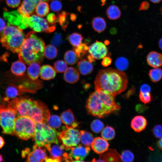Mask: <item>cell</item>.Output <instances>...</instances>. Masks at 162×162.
<instances>
[{"instance_id":"obj_1","label":"cell","mask_w":162,"mask_h":162,"mask_svg":"<svg viewBox=\"0 0 162 162\" xmlns=\"http://www.w3.org/2000/svg\"><path fill=\"white\" fill-rule=\"evenodd\" d=\"M128 82L127 76L124 72L109 68L98 72L94 84L96 91L115 97L126 89Z\"/></svg>"},{"instance_id":"obj_2","label":"cell","mask_w":162,"mask_h":162,"mask_svg":"<svg viewBox=\"0 0 162 162\" xmlns=\"http://www.w3.org/2000/svg\"><path fill=\"white\" fill-rule=\"evenodd\" d=\"M86 108L89 114L101 118L118 110L120 106L115 101V97L102 92L95 91L88 98Z\"/></svg>"},{"instance_id":"obj_3","label":"cell","mask_w":162,"mask_h":162,"mask_svg":"<svg viewBox=\"0 0 162 162\" xmlns=\"http://www.w3.org/2000/svg\"><path fill=\"white\" fill-rule=\"evenodd\" d=\"M45 44L43 40L38 36L34 32H28L18 53L21 61L27 65L36 62L40 64L44 57Z\"/></svg>"},{"instance_id":"obj_4","label":"cell","mask_w":162,"mask_h":162,"mask_svg":"<svg viewBox=\"0 0 162 162\" xmlns=\"http://www.w3.org/2000/svg\"><path fill=\"white\" fill-rule=\"evenodd\" d=\"M26 36L22 29L8 24L0 38L2 46L13 53H18Z\"/></svg>"},{"instance_id":"obj_5","label":"cell","mask_w":162,"mask_h":162,"mask_svg":"<svg viewBox=\"0 0 162 162\" xmlns=\"http://www.w3.org/2000/svg\"><path fill=\"white\" fill-rule=\"evenodd\" d=\"M9 103L16 110V117L28 116L32 119L38 115L41 106L40 101L26 98H16Z\"/></svg>"},{"instance_id":"obj_6","label":"cell","mask_w":162,"mask_h":162,"mask_svg":"<svg viewBox=\"0 0 162 162\" xmlns=\"http://www.w3.org/2000/svg\"><path fill=\"white\" fill-rule=\"evenodd\" d=\"M59 133L46 124L37 122L35 134L33 138L35 145L42 147L58 140Z\"/></svg>"},{"instance_id":"obj_7","label":"cell","mask_w":162,"mask_h":162,"mask_svg":"<svg viewBox=\"0 0 162 162\" xmlns=\"http://www.w3.org/2000/svg\"><path fill=\"white\" fill-rule=\"evenodd\" d=\"M36 130V122L28 116L16 117L14 131L15 134L20 139L27 140L34 136Z\"/></svg>"},{"instance_id":"obj_8","label":"cell","mask_w":162,"mask_h":162,"mask_svg":"<svg viewBox=\"0 0 162 162\" xmlns=\"http://www.w3.org/2000/svg\"><path fill=\"white\" fill-rule=\"evenodd\" d=\"M16 111L10 106L0 105V125L3 133L14 134Z\"/></svg>"},{"instance_id":"obj_9","label":"cell","mask_w":162,"mask_h":162,"mask_svg":"<svg viewBox=\"0 0 162 162\" xmlns=\"http://www.w3.org/2000/svg\"><path fill=\"white\" fill-rule=\"evenodd\" d=\"M28 27L38 32L51 33L56 28L55 25L50 24L46 19L35 14L28 18Z\"/></svg>"},{"instance_id":"obj_10","label":"cell","mask_w":162,"mask_h":162,"mask_svg":"<svg viewBox=\"0 0 162 162\" xmlns=\"http://www.w3.org/2000/svg\"><path fill=\"white\" fill-rule=\"evenodd\" d=\"M44 147L50 155V158H47L45 161L60 162L64 160L65 148L59 138L55 142L46 144Z\"/></svg>"},{"instance_id":"obj_11","label":"cell","mask_w":162,"mask_h":162,"mask_svg":"<svg viewBox=\"0 0 162 162\" xmlns=\"http://www.w3.org/2000/svg\"><path fill=\"white\" fill-rule=\"evenodd\" d=\"M69 153L66 152V156L64 160L65 161H82L88 155L90 148L88 146H83L80 144L76 146L67 148Z\"/></svg>"},{"instance_id":"obj_12","label":"cell","mask_w":162,"mask_h":162,"mask_svg":"<svg viewBox=\"0 0 162 162\" xmlns=\"http://www.w3.org/2000/svg\"><path fill=\"white\" fill-rule=\"evenodd\" d=\"M59 138L65 148L75 146L78 144L80 141V132L74 128H67L60 133Z\"/></svg>"},{"instance_id":"obj_13","label":"cell","mask_w":162,"mask_h":162,"mask_svg":"<svg viewBox=\"0 0 162 162\" xmlns=\"http://www.w3.org/2000/svg\"><path fill=\"white\" fill-rule=\"evenodd\" d=\"M51 0H23L20 6L16 10L11 11L14 14L22 17L28 18L33 14L37 5L42 2H48Z\"/></svg>"},{"instance_id":"obj_14","label":"cell","mask_w":162,"mask_h":162,"mask_svg":"<svg viewBox=\"0 0 162 162\" xmlns=\"http://www.w3.org/2000/svg\"><path fill=\"white\" fill-rule=\"evenodd\" d=\"M41 147L35 144L31 152L29 149H26L22 152L23 157L27 155V162H41L45 161L47 158V154L45 150Z\"/></svg>"},{"instance_id":"obj_15","label":"cell","mask_w":162,"mask_h":162,"mask_svg":"<svg viewBox=\"0 0 162 162\" xmlns=\"http://www.w3.org/2000/svg\"><path fill=\"white\" fill-rule=\"evenodd\" d=\"M88 51L90 55L94 59H100L106 56L107 48L102 42L96 40L88 47Z\"/></svg>"},{"instance_id":"obj_16","label":"cell","mask_w":162,"mask_h":162,"mask_svg":"<svg viewBox=\"0 0 162 162\" xmlns=\"http://www.w3.org/2000/svg\"><path fill=\"white\" fill-rule=\"evenodd\" d=\"M91 145L95 152L98 154H101L107 150L109 144L106 140L98 137L94 139Z\"/></svg>"},{"instance_id":"obj_17","label":"cell","mask_w":162,"mask_h":162,"mask_svg":"<svg viewBox=\"0 0 162 162\" xmlns=\"http://www.w3.org/2000/svg\"><path fill=\"white\" fill-rule=\"evenodd\" d=\"M60 118L62 122L66 126L67 128H76L78 124L76 121L72 112L70 109L62 113Z\"/></svg>"},{"instance_id":"obj_18","label":"cell","mask_w":162,"mask_h":162,"mask_svg":"<svg viewBox=\"0 0 162 162\" xmlns=\"http://www.w3.org/2000/svg\"><path fill=\"white\" fill-rule=\"evenodd\" d=\"M147 62L150 66L155 68L162 66V55L155 51H152L148 55Z\"/></svg>"},{"instance_id":"obj_19","label":"cell","mask_w":162,"mask_h":162,"mask_svg":"<svg viewBox=\"0 0 162 162\" xmlns=\"http://www.w3.org/2000/svg\"><path fill=\"white\" fill-rule=\"evenodd\" d=\"M147 124V120L144 117L137 116L134 117L132 120L131 126L135 131L139 132L145 129Z\"/></svg>"},{"instance_id":"obj_20","label":"cell","mask_w":162,"mask_h":162,"mask_svg":"<svg viewBox=\"0 0 162 162\" xmlns=\"http://www.w3.org/2000/svg\"><path fill=\"white\" fill-rule=\"evenodd\" d=\"M101 154L99 159L96 161H121L120 156L115 150L110 149Z\"/></svg>"},{"instance_id":"obj_21","label":"cell","mask_w":162,"mask_h":162,"mask_svg":"<svg viewBox=\"0 0 162 162\" xmlns=\"http://www.w3.org/2000/svg\"><path fill=\"white\" fill-rule=\"evenodd\" d=\"M63 77L66 82L73 84L79 80L80 75L78 71L75 68L70 67L68 68L64 72Z\"/></svg>"},{"instance_id":"obj_22","label":"cell","mask_w":162,"mask_h":162,"mask_svg":"<svg viewBox=\"0 0 162 162\" xmlns=\"http://www.w3.org/2000/svg\"><path fill=\"white\" fill-rule=\"evenodd\" d=\"M56 72L51 66L45 64L42 65L40 68L39 75L41 79L49 80L55 78Z\"/></svg>"},{"instance_id":"obj_23","label":"cell","mask_w":162,"mask_h":162,"mask_svg":"<svg viewBox=\"0 0 162 162\" xmlns=\"http://www.w3.org/2000/svg\"><path fill=\"white\" fill-rule=\"evenodd\" d=\"M79 72L82 75H87L90 74L93 70V66L92 62L86 59L79 61L77 64Z\"/></svg>"},{"instance_id":"obj_24","label":"cell","mask_w":162,"mask_h":162,"mask_svg":"<svg viewBox=\"0 0 162 162\" xmlns=\"http://www.w3.org/2000/svg\"><path fill=\"white\" fill-rule=\"evenodd\" d=\"M27 70L28 77L32 80H35L39 77L40 69V63L34 62L29 65Z\"/></svg>"},{"instance_id":"obj_25","label":"cell","mask_w":162,"mask_h":162,"mask_svg":"<svg viewBox=\"0 0 162 162\" xmlns=\"http://www.w3.org/2000/svg\"><path fill=\"white\" fill-rule=\"evenodd\" d=\"M91 25L94 31L98 33H101L104 31L106 27L105 20L100 16L93 18L92 21Z\"/></svg>"},{"instance_id":"obj_26","label":"cell","mask_w":162,"mask_h":162,"mask_svg":"<svg viewBox=\"0 0 162 162\" xmlns=\"http://www.w3.org/2000/svg\"><path fill=\"white\" fill-rule=\"evenodd\" d=\"M22 92L19 87L12 84L8 86L6 89V97L4 98V100L5 101L8 102L9 99H14Z\"/></svg>"},{"instance_id":"obj_27","label":"cell","mask_w":162,"mask_h":162,"mask_svg":"<svg viewBox=\"0 0 162 162\" xmlns=\"http://www.w3.org/2000/svg\"><path fill=\"white\" fill-rule=\"evenodd\" d=\"M26 69V67L25 64L20 60L13 63L10 69L11 72L17 76L22 75L25 73Z\"/></svg>"},{"instance_id":"obj_28","label":"cell","mask_w":162,"mask_h":162,"mask_svg":"<svg viewBox=\"0 0 162 162\" xmlns=\"http://www.w3.org/2000/svg\"><path fill=\"white\" fill-rule=\"evenodd\" d=\"M106 14L110 20H115L119 18L121 16V12L118 6L115 5H111L107 8Z\"/></svg>"},{"instance_id":"obj_29","label":"cell","mask_w":162,"mask_h":162,"mask_svg":"<svg viewBox=\"0 0 162 162\" xmlns=\"http://www.w3.org/2000/svg\"><path fill=\"white\" fill-rule=\"evenodd\" d=\"M35 11L37 15L40 16H44L49 12V5L46 2H41L37 5Z\"/></svg>"},{"instance_id":"obj_30","label":"cell","mask_w":162,"mask_h":162,"mask_svg":"<svg viewBox=\"0 0 162 162\" xmlns=\"http://www.w3.org/2000/svg\"><path fill=\"white\" fill-rule=\"evenodd\" d=\"M80 140L82 144L86 146H90L94 139L92 134L84 130L80 131Z\"/></svg>"},{"instance_id":"obj_31","label":"cell","mask_w":162,"mask_h":162,"mask_svg":"<svg viewBox=\"0 0 162 162\" xmlns=\"http://www.w3.org/2000/svg\"><path fill=\"white\" fill-rule=\"evenodd\" d=\"M64 59L67 63L70 65H73L77 62L79 58L73 50L66 51L64 56Z\"/></svg>"},{"instance_id":"obj_32","label":"cell","mask_w":162,"mask_h":162,"mask_svg":"<svg viewBox=\"0 0 162 162\" xmlns=\"http://www.w3.org/2000/svg\"><path fill=\"white\" fill-rule=\"evenodd\" d=\"M83 39L82 35L76 32L72 33L67 37V40L74 47H77L82 44Z\"/></svg>"},{"instance_id":"obj_33","label":"cell","mask_w":162,"mask_h":162,"mask_svg":"<svg viewBox=\"0 0 162 162\" xmlns=\"http://www.w3.org/2000/svg\"><path fill=\"white\" fill-rule=\"evenodd\" d=\"M58 50L53 45L49 44L45 47L44 54L46 58L49 59H52L57 56Z\"/></svg>"},{"instance_id":"obj_34","label":"cell","mask_w":162,"mask_h":162,"mask_svg":"<svg viewBox=\"0 0 162 162\" xmlns=\"http://www.w3.org/2000/svg\"><path fill=\"white\" fill-rule=\"evenodd\" d=\"M68 13L65 11H62L57 14L56 16V22L61 26L64 30H65L68 25L67 18Z\"/></svg>"},{"instance_id":"obj_35","label":"cell","mask_w":162,"mask_h":162,"mask_svg":"<svg viewBox=\"0 0 162 162\" xmlns=\"http://www.w3.org/2000/svg\"><path fill=\"white\" fill-rule=\"evenodd\" d=\"M115 133L114 129L111 126H107L101 131L102 138L106 140H110L114 138Z\"/></svg>"},{"instance_id":"obj_36","label":"cell","mask_w":162,"mask_h":162,"mask_svg":"<svg viewBox=\"0 0 162 162\" xmlns=\"http://www.w3.org/2000/svg\"><path fill=\"white\" fill-rule=\"evenodd\" d=\"M148 75L152 82H158L162 78V69L158 68H154L150 70Z\"/></svg>"},{"instance_id":"obj_37","label":"cell","mask_w":162,"mask_h":162,"mask_svg":"<svg viewBox=\"0 0 162 162\" xmlns=\"http://www.w3.org/2000/svg\"><path fill=\"white\" fill-rule=\"evenodd\" d=\"M62 122L59 117L56 115H53L50 116L47 124L49 127L55 129L60 127Z\"/></svg>"},{"instance_id":"obj_38","label":"cell","mask_w":162,"mask_h":162,"mask_svg":"<svg viewBox=\"0 0 162 162\" xmlns=\"http://www.w3.org/2000/svg\"><path fill=\"white\" fill-rule=\"evenodd\" d=\"M115 65L118 70L122 71L126 70L128 68L129 62L126 58L120 57L116 60Z\"/></svg>"},{"instance_id":"obj_39","label":"cell","mask_w":162,"mask_h":162,"mask_svg":"<svg viewBox=\"0 0 162 162\" xmlns=\"http://www.w3.org/2000/svg\"><path fill=\"white\" fill-rule=\"evenodd\" d=\"M88 47L85 43H82L79 46L75 47L73 50L79 58L81 59L86 54L88 50Z\"/></svg>"},{"instance_id":"obj_40","label":"cell","mask_w":162,"mask_h":162,"mask_svg":"<svg viewBox=\"0 0 162 162\" xmlns=\"http://www.w3.org/2000/svg\"><path fill=\"white\" fill-rule=\"evenodd\" d=\"M104 124L100 120L96 119L94 120L91 124L92 130L95 133H99L104 128Z\"/></svg>"},{"instance_id":"obj_41","label":"cell","mask_w":162,"mask_h":162,"mask_svg":"<svg viewBox=\"0 0 162 162\" xmlns=\"http://www.w3.org/2000/svg\"><path fill=\"white\" fill-rule=\"evenodd\" d=\"M54 68L56 72L62 73L67 70L68 65L65 62L62 60H58L54 63Z\"/></svg>"},{"instance_id":"obj_42","label":"cell","mask_w":162,"mask_h":162,"mask_svg":"<svg viewBox=\"0 0 162 162\" xmlns=\"http://www.w3.org/2000/svg\"><path fill=\"white\" fill-rule=\"evenodd\" d=\"M120 156L121 161L123 162H132L134 159V154L128 150L123 151Z\"/></svg>"},{"instance_id":"obj_43","label":"cell","mask_w":162,"mask_h":162,"mask_svg":"<svg viewBox=\"0 0 162 162\" xmlns=\"http://www.w3.org/2000/svg\"><path fill=\"white\" fill-rule=\"evenodd\" d=\"M50 4L51 10L54 12H57L61 10L62 8L61 2L58 0H51Z\"/></svg>"},{"instance_id":"obj_44","label":"cell","mask_w":162,"mask_h":162,"mask_svg":"<svg viewBox=\"0 0 162 162\" xmlns=\"http://www.w3.org/2000/svg\"><path fill=\"white\" fill-rule=\"evenodd\" d=\"M139 98L145 104L149 103L151 100L150 92L142 93L140 92Z\"/></svg>"},{"instance_id":"obj_45","label":"cell","mask_w":162,"mask_h":162,"mask_svg":"<svg viewBox=\"0 0 162 162\" xmlns=\"http://www.w3.org/2000/svg\"><path fill=\"white\" fill-rule=\"evenodd\" d=\"M152 133L155 138L158 139L162 138V126L160 124L155 125L153 128Z\"/></svg>"},{"instance_id":"obj_46","label":"cell","mask_w":162,"mask_h":162,"mask_svg":"<svg viewBox=\"0 0 162 162\" xmlns=\"http://www.w3.org/2000/svg\"><path fill=\"white\" fill-rule=\"evenodd\" d=\"M62 37L60 33H55L52 40L51 43L54 46H58L63 43Z\"/></svg>"},{"instance_id":"obj_47","label":"cell","mask_w":162,"mask_h":162,"mask_svg":"<svg viewBox=\"0 0 162 162\" xmlns=\"http://www.w3.org/2000/svg\"><path fill=\"white\" fill-rule=\"evenodd\" d=\"M46 20L50 25H55L56 22V16L53 13L48 14L46 16Z\"/></svg>"},{"instance_id":"obj_48","label":"cell","mask_w":162,"mask_h":162,"mask_svg":"<svg viewBox=\"0 0 162 162\" xmlns=\"http://www.w3.org/2000/svg\"><path fill=\"white\" fill-rule=\"evenodd\" d=\"M20 0H6L7 5L12 8L17 7L20 3Z\"/></svg>"},{"instance_id":"obj_49","label":"cell","mask_w":162,"mask_h":162,"mask_svg":"<svg viewBox=\"0 0 162 162\" xmlns=\"http://www.w3.org/2000/svg\"><path fill=\"white\" fill-rule=\"evenodd\" d=\"M112 61V59L110 57L105 56L103 59L101 64L104 67H107L111 64Z\"/></svg>"},{"instance_id":"obj_50","label":"cell","mask_w":162,"mask_h":162,"mask_svg":"<svg viewBox=\"0 0 162 162\" xmlns=\"http://www.w3.org/2000/svg\"><path fill=\"white\" fill-rule=\"evenodd\" d=\"M140 92L142 93L150 92L151 91L150 86L146 84L142 85L140 87Z\"/></svg>"},{"instance_id":"obj_51","label":"cell","mask_w":162,"mask_h":162,"mask_svg":"<svg viewBox=\"0 0 162 162\" xmlns=\"http://www.w3.org/2000/svg\"><path fill=\"white\" fill-rule=\"evenodd\" d=\"M146 106L142 104L137 105L136 107V111L139 113H142L146 109Z\"/></svg>"},{"instance_id":"obj_52","label":"cell","mask_w":162,"mask_h":162,"mask_svg":"<svg viewBox=\"0 0 162 162\" xmlns=\"http://www.w3.org/2000/svg\"><path fill=\"white\" fill-rule=\"evenodd\" d=\"M6 26L4 20L0 18V38Z\"/></svg>"},{"instance_id":"obj_53","label":"cell","mask_w":162,"mask_h":162,"mask_svg":"<svg viewBox=\"0 0 162 162\" xmlns=\"http://www.w3.org/2000/svg\"><path fill=\"white\" fill-rule=\"evenodd\" d=\"M149 4L146 1L142 2L140 4L139 8V10H146L148 9L149 7Z\"/></svg>"},{"instance_id":"obj_54","label":"cell","mask_w":162,"mask_h":162,"mask_svg":"<svg viewBox=\"0 0 162 162\" xmlns=\"http://www.w3.org/2000/svg\"><path fill=\"white\" fill-rule=\"evenodd\" d=\"M134 88H131L128 91V92L126 93L125 95V97L127 98L129 97L133 92H134Z\"/></svg>"},{"instance_id":"obj_55","label":"cell","mask_w":162,"mask_h":162,"mask_svg":"<svg viewBox=\"0 0 162 162\" xmlns=\"http://www.w3.org/2000/svg\"><path fill=\"white\" fill-rule=\"evenodd\" d=\"M157 146L160 150H162V138L157 142Z\"/></svg>"},{"instance_id":"obj_56","label":"cell","mask_w":162,"mask_h":162,"mask_svg":"<svg viewBox=\"0 0 162 162\" xmlns=\"http://www.w3.org/2000/svg\"><path fill=\"white\" fill-rule=\"evenodd\" d=\"M5 142L3 138L0 136V148H2L4 145Z\"/></svg>"},{"instance_id":"obj_57","label":"cell","mask_w":162,"mask_h":162,"mask_svg":"<svg viewBox=\"0 0 162 162\" xmlns=\"http://www.w3.org/2000/svg\"><path fill=\"white\" fill-rule=\"evenodd\" d=\"M110 33L112 34H115L117 32V30L116 28H112L110 30Z\"/></svg>"},{"instance_id":"obj_58","label":"cell","mask_w":162,"mask_h":162,"mask_svg":"<svg viewBox=\"0 0 162 162\" xmlns=\"http://www.w3.org/2000/svg\"><path fill=\"white\" fill-rule=\"evenodd\" d=\"M88 60L91 62H92L95 61L94 59L90 55H89L88 56Z\"/></svg>"},{"instance_id":"obj_59","label":"cell","mask_w":162,"mask_h":162,"mask_svg":"<svg viewBox=\"0 0 162 162\" xmlns=\"http://www.w3.org/2000/svg\"><path fill=\"white\" fill-rule=\"evenodd\" d=\"M158 44L160 48L162 50V38L159 40Z\"/></svg>"},{"instance_id":"obj_60","label":"cell","mask_w":162,"mask_h":162,"mask_svg":"<svg viewBox=\"0 0 162 162\" xmlns=\"http://www.w3.org/2000/svg\"><path fill=\"white\" fill-rule=\"evenodd\" d=\"M151 2L154 3H157L160 2L161 0H149Z\"/></svg>"},{"instance_id":"obj_61","label":"cell","mask_w":162,"mask_h":162,"mask_svg":"<svg viewBox=\"0 0 162 162\" xmlns=\"http://www.w3.org/2000/svg\"><path fill=\"white\" fill-rule=\"evenodd\" d=\"M3 159L2 155L0 154V162L3 161Z\"/></svg>"},{"instance_id":"obj_62","label":"cell","mask_w":162,"mask_h":162,"mask_svg":"<svg viewBox=\"0 0 162 162\" xmlns=\"http://www.w3.org/2000/svg\"><path fill=\"white\" fill-rule=\"evenodd\" d=\"M101 2H102V5H104V4L105 3L106 0H101Z\"/></svg>"},{"instance_id":"obj_63","label":"cell","mask_w":162,"mask_h":162,"mask_svg":"<svg viewBox=\"0 0 162 162\" xmlns=\"http://www.w3.org/2000/svg\"></svg>"},{"instance_id":"obj_64","label":"cell","mask_w":162,"mask_h":162,"mask_svg":"<svg viewBox=\"0 0 162 162\" xmlns=\"http://www.w3.org/2000/svg\"></svg>"}]
</instances>
